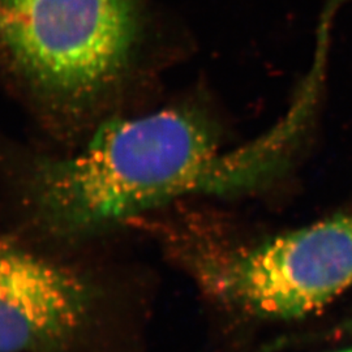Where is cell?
<instances>
[{
    "mask_svg": "<svg viewBox=\"0 0 352 352\" xmlns=\"http://www.w3.org/2000/svg\"><path fill=\"white\" fill-rule=\"evenodd\" d=\"M138 29L136 0H0V55L60 97L84 98L113 82Z\"/></svg>",
    "mask_w": 352,
    "mask_h": 352,
    "instance_id": "3",
    "label": "cell"
},
{
    "mask_svg": "<svg viewBox=\"0 0 352 352\" xmlns=\"http://www.w3.org/2000/svg\"><path fill=\"white\" fill-rule=\"evenodd\" d=\"M309 128L289 109L244 146L222 149L219 128L189 107L106 122L72 157L45 160L29 177L38 221L60 236H81L195 195L263 189L287 171Z\"/></svg>",
    "mask_w": 352,
    "mask_h": 352,
    "instance_id": "1",
    "label": "cell"
},
{
    "mask_svg": "<svg viewBox=\"0 0 352 352\" xmlns=\"http://www.w3.org/2000/svg\"><path fill=\"white\" fill-rule=\"evenodd\" d=\"M142 228L205 292L245 315L300 318L352 285V212L254 243L225 239L183 210L154 214Z\"/></svg>",
    "mask_w": 352,
    "mask_h": 352,
    "instance_id": "2",
    "label": "cell"
},
{
    "mask_svg": "<svg viewBox=\"0 0 352 352\" xmlns=\"http://www.w3.org/2000/svg\"><path fill=\"white\" fill-rule=\"evenodd\" d=\"M94 294L77 273L0 234V352H52L88 321Z\"/></svg>",
    "mask_w": 352,
    "mask_h": 352,
    "instance_id": "4",
    "label": "cell"
},
{
    "mask_svg": "<svg viewBox=\"0 0 352 352\" xmlns=\"http://www.w3.org/2000/svg\"><path fill=\"white\" fill-rule=\"evenodd\" d=\"M340 352H352V349H350V350H344V351H340Z\"/></svg>",
    "mask_w": 352,
    "mask_h": 352,
    "instance_id": "6",
    "label": "cell"
},
{
    "mask_svg": "<svg viewBox=\"0 0 352 352\" xmlns=\"http://www.w3.org/2000/svg\"><path fill=\"white\" fill-rule=\"evenodd\" d=\"M343 330H344L346 333H352V317L347 321V324L343 327Z\"/></svg>",
    "mask_w": 352,
    "mask_h": 352,
    "instance_id": "5",
    "label": "cell"
}]
</instances>
